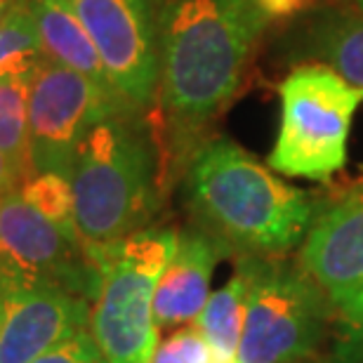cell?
<instances>
[{"label":"cell","instance_id":"6da1fadb","mask_svg":"<svg viewBox=\"0 0 363 363\" xmlns=\"http://www.w3.org/2000/svg\"><path fill=\"white\" fill-rule=\"evenodd\" d=\"M269 19L252 0H168L161 5L158 106L170 168L184 170L243 81Z\"/></svg>","mask_w":363,"mask_h":363},{"label":"cell","instance_id":"7a4b0ae2","mask_svg":"<svg viewBox=\"0 0 363 363\" xmlns=\"http://www.w3.org/2000/svg\"><path fill=\"white\" fill-rule=\"evenodd\" d=\"M182 175L194 227L220 238L231 255H288L318 210L309 194L224 137L203 142Z\"/></svg>","mask_w":363,"mask_h":363},{"label":"cell","instance_id":"3957f363","mask_svg":"<svg viewBox=\"0 0 363 363\" xmlns=\"http://www.w3.org/2000/svg\"><path fill=\"white\" fill-rule=\"evenodd\" d=\"M168 156L140 111H118L78 144L69 182L85 250L116 243L156 220L168 182Z\"/></svg>","mask_w":363,"mask_h":363},{"label":"cell","instance_id":"277c9868","mask_svg":"<svg viewBox=\"0 0 363 363\" xmlns=\"http://www.w3.org/2000/svg\"><path fill=\"white\" fill-rule=\"evenodd\" d=\"M179 231L147 227L88 250L99 269L90 307V335L104 363H149L158 347L154 295L177 248Z\"/></svg>","mask_w":363,"mask_h":363},{"label":"cell","instance_id":"5b68a950","mask_svg":"<svg viewBox=\"0 0 363 363\" xmlns=\"http://www.w3.org/2000/svg\"><path fill=\"white\" fill-rule=\"evenodd\" d=\"M279 133L267 165L281 177L328 182L347 165L363 92L321 64L304 62L279 85Z\"/></svg>","mask_w":363,"mask_h":363},{"label":"cell","instance_id":"8992f818","mask_svg":"<svg viewBox=\"0 0 363 363\" xmlns=\"http://www.w3.org/2000/svg\"><path fill=\"white\" fill-rule=\"evenodd\" d=\"M248 274L236 363L309 361L323 342L330 302L300 267L283 257L236 255Z\"/></svg>","mask_w":363,"mask_h":363},{"label":"cell","instance_id":"52a82bcc","mask_svg":"<svg viewBox=\"0 0 363 363\" xmlns=\"http://www.w3.org/2000/svg\"><path fill=\"white\" fill-rule=\"evenodd\" d=\"M43 288L67 290L92 304L99 269L81 241L28 206L17 189L0 199V297Z\"/></svg>","mask_w":363,"mask_h":363},{"label":"cell","instance_id":"ba28073f","mask_svg":"<svg viewBox=\"0 0 363 363\" xmlns=\"http://www.w3.org/2000/svg\"><path fill=\"white\" fill-rule=\"evenodd\" d=\"M125 108L130 106L116 90L45 60L28 88V151L33 172H60L69 177L83 137L97 123Z\"/></svg>","mask_w":363,"mask_h":363},{"label":"cell","instance_id":"9c48e42d","mask_svg":"<svg viewBox=\"0 0 363 363\" xmlns=\"http://www.w3.org/2000/svg\"><path fill=\"white\" fill-rule=\"evenodd\" d=\"M97 48L111 88L133 111L158 97L161 5L156 0H67Z\"/></svg>","mask_w":363,"mask_h":363},{"label":"cell","instance_id":"30bf717a","mask_svg":"<svg viewBox=\"0 0 363 363\" xmlns=\"http://www.w3.org/2000/svg\"><path fill=\"white\" fill-rule=\"evenodd\" d=\"M297 262L328 297L340 323L363 321V184L316 210Z\"/></svg>","mask_w":363,"mask_h":363},{"label":"cell","instance_id":"8fae6325","mask_svg":"<svg viewBox=\"0 0 363 363\" xmlns=\"http://www.w3.org/2000/svg\"><path fill=\"white\" fill-rule=\"evenodd\" d=\"M0 302V363H33L76 333L90 330V302L67 290H26Z\"/></svg>","mask_w":363,"mask_h":363},{"label":"cell","instance_id":"7c38bea8","mask_svg":"<svg viewBox=\"0 0 363 363\" xmlns=\"http://www.w3.org/2000/svg\"><path fill=\"white\" fill-rule=\"evenodd\" d=\"M231 250L220 238L199 227L179 231L177 248L158 279L154 295V321L158 330L194 323L210 297V281Z\"/></svg>","mask_w":363,"mask_h":363},{"label":"cell","instance_id":"4fadbf2b","mask_svg":"<svg viewBox=\"0 0 363 363\" xmlns=\"http://www.w3.org/2000/svg\"><path fill=\"white\" fill-rule=\"evenodd\" d=\"M297 52L363 92V12L330 7L311 14L297 33Z\"/></svg>","mask_w":363,"mask_h":363},{"label":"cell","instance_id":"5bb4252c","mask_svg":"<svg viewBox=\"0 0 363 363\" xmlns=\"http://www.w3.org/2000/svg\"><path fill=\"white\" fill-rule=\"evenodd\" d=\"M24 5L31 12L50 62L74 69L78 74L92 78L94 83L111 88L97 48L92 45L88 31L78 21L67 0H24Z\"/></svg>","mask_w":363,"mask_h":363},{"label":"cell","instance_id":"9a60e30c","mask_svg":"<svg viewBox=\"0 0 363 363\" xmlns=\"http://www.w3.org/2000/svg\"><path fill=\"white\" fill-rule=\"evenodd\" d=\"M245 297H248V274L236 259L234 274L220 290L210 293L206 307L194 321L213 350L217 363H236L245 321Z\"/></svg>","mask_w":363,"mask_h":363},{"label":"cell","instance_id":"2e32d148","mask_svg":"<svg viewBox=\"0 0 363 363\" xmlns=\"http://www.w3.org/2000/svg\"><path fill=\"white\" fill-rule=\"evenodd\" d=\"M28 88L26 78H0V154L21 184L33 175L28 151Z\"/></svg>","mask_w":363,"mask_h":363},{"label":"cell","instance_id":"e0dca14e","mask_svg":"<svg viewBox=\"0 0 363 363\" xmlns=\"http://www.w3.org/2000/svg\"><path fill=\"white\" fill-rule=\"evenodd\" d=\"M45 60L48 57L31 12L24 0H14L0 21V78L33 81Z\"/></svg>","mask_w":363,"mask_h":363},{"label":"cell","instance_id":"ac0fdd59","mask_svg":"<svg viewBox=\"0 0 363 363\" xmlns=\"http://www.w3.org/2000/svg\"><path fill=\"white\" fill-rule=\"evenodd\" d=\"M19 194L24 196L28 206H33L43 217H48L55 227H60L67 236L81 241V234H78L76 227L74 191H71V182L67 175L33 172L31 177L19 184Z\"/></svg>","mask_w":363,"mask_h":363},{"label":"cell","instance_id":"d6986e66","mask_svg":"<svg viewBox=\"0 0 363 363\" xmlns=\"http://www.w3.org/2000/svg\"><path fill=\"white\" fill-rule=\"evenodd\" d=\"M149 363H215V357L201 330L189 323L158 342Z\"/></svg>","mask_w":363,"mask_h":363},{"label":"cell","instance_id":"ffe728a7","mask_svg":"<svg viewBox=\"0 0 363 363\" xmlns=\"http://www.w3.org/2000/svg\"><path fill=\"white\" fill-rule=\"evenodd\" d=\"M33 363H104L101 354L94 345L90 330L76 333L74 337L64 340L62 345L52 347L43 357H38Z\"/></svg>","mask_w":363,"mask_h":363},{"label":"cell","instance_id":"44dd1931","mask_svg":"<svg viewBox=\"0 0 363 363\" xmlns=\"http://www.w3.org/2000/svg\"><path fill=\"white\" fill-rule=\"evenodd\" d=\"M330 363H363V321L342 323L333 345Z\"/></svg>","mask_w":363,"mask_h":363},{"label":"cell","instance_id":"7402d4cb","mask_svg":"<svg viewBox=\"0 0 363 363\" xmlns=\"http://www.w3.org/2000/svg\"><path fill=\"white\" fill-rule=\"evenodd\" d=\"M255 7L264 14L267 19H293L302 14L314 0H252Z\"/></svg>","mask_w":363,"mask_h":363},{"label":"cell","instance_id":"603a6c76","mask_svg":"<svg viewBox=\"0 0 363 363\" xmlns=\"http://www.w3.org/2000/svg\"><path fill=\"white\" fill-rule=\"evenodd\" d=\"M17 189H19V182H17V177L12 175V170H10V165H7L5 156L0 154V199H3L5 194H10V191H17Z\"/></svg>","mask_w":363,"mask_h":363},{"label":"cell","instance_id":"cb8c5ba5","mask_svg":"<svg viewBox=\"0 0 363 363\" xmlns=\"http://www.w3.org/2000/svg\"><path fill=\"white\" fill-rule=\"evenodd\" d=\"M14 5V0H0V21H3V17L7 14V10Z\"/></svg>","mask_w":363,"mask_h":363},{"label":"cell","instance_id":"d4e9b609","mask_svg":"<svg viewBox=\"0 0 363 363\" xmlns=\"http://www.w3.org/2000/svg\"><path fill=\"white\" fill-rule=\"evenodd\" d=\"M354 7H359V10L363 12V0H354Z\"/></svg>","mask_w":363,"mask_h":363},{"label":"cell","instance_id":"484cf974","mask_svg":"<svg viewBox=\"0 0 363 363\" xmlns=\"http://www.w3.org/2000/svg\"><path fill=\"white\" fill-rule=\"evenodd\" d=\"M297 363H314V361H311V359H309V361H297Z\"/></svg>","mask_w":363,"mask_h":363},{"label":"cell","instance_id":"4316f807","mask_svg":"<svg viewBox=\"0 0 363 363\" xmlns=\"http://www.w3.org/2000/svg\"><path fill=\"white\" fill-rule=\"evenodd\" d=\"M0 311H3V302H0Z\"/></svg>","mask_w":363,"mask_h":363},{"label":"cell","instance_id":"83f0119b","mask_svg":"<svg viewBox=\"0 0 363 363\" xmlns=\"http://www.w3.org/2000/svg\"><path fill=\"white\" fill-rule=\"evenodd\" d=\"M215 363H217V361H215Z\"/></svg>","mask_w":363,"mask_h":363}]
</instances>
